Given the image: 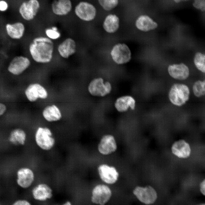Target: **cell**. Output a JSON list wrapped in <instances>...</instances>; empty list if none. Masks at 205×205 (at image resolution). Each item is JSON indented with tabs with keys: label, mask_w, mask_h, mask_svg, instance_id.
<instances>
[{
	"label": "cell",
	"mask_w": 205,
	"mask_h": 205,
	"mask_svg": "<svg viewBox=\"0 0 205 205\" xmlns=\"http://www.w3.org/2000/svg\"><path fill=\"white\" fill-rule=\"evenodd\" d=\"M54 45L52 40L47 37L34 38L29 46L30 54L33 60L40 63H48L53 58Z\"/></svg>",
	"instance_id": "6da1fadb"
},
{
	"label": "cell",
	"mask_w": 205,
	"mask_h": 205,
	"mask_svg": "<svg viewBox=\"0 0 205 205\" xmlns=\"http://www.w3.org/2000/svg\"><path fill=\"white\" fill-rule=\"evenodd\" d=\"M33 140L36 147L44 152L53 150L57 143L56 139L53 132L47 127H38L35 132Z\"/></svg>",
	"instance_id": "7a4b0ae2"
},
{
	"label": "cell",
	"mask_w": 205,
	"mask_h": 205,
	"mask_svg": "<svg viewBox=\"0 0 205 205\" xmlns=\"http://www.w3.org/2000/svg\"><path fill=\"white\" fill-rule=\"evenodd\" d=\"M191 93V89L187 85L177 83L171 87L169 93V98L173 104L181 106L189 100Z\"/></svg>",
	"instance_id": "3957f363"
},
{
	"label": "cell",
	"mask_w": 205,
	"mask_h": 205,
	"mask_svg": "<svg viewBox=\"0 0 205 205\" xmlns=\"http://www.w3.org/2000/svg\"><path fill=\"white\" fill-rule=\"evenodd\" d=\"M16 182L22 189H28L34 184L36 175L34 169L30 166L23 165L19 167L15 172Z\"/></svg>",
	"instance_id": "277c9868"
},
{
	"label": "cell",
	"mask_w": 205,
	"mask_h": 205,
	"mask_svg": "<svg viewBox=\"0 0 205 205\" xmlns=\"http://www.w3.org/2000/svg\"><path fill=\"white\" fill-rule=\"evenodd\" d=\"M110 54L113 61L118 65L126 64L131 58V51L128 45L124 43H118L114 45Z\"/></svg>",
	"instance_id": "5b68a950"
},
{
	"label": "cell",
	"mask_w": 205,
	"mask_h": 205,
	"mask_svg": "<svg viewBox=\"0 0 205 205\" xmlns=\"http://www.w3.org/2000/svg\"><path fill=\"white\" fill-rule=\"evenodd\" d=\"M74 12L78 18L86 22L93 20L97 13L95 7L91 3L85 1L78 3L74 8Z\"/></svg>",
	"instance_id": "8992f818"
},
{
	"label": "cell",
	"mask_w": 205,
	"mask_h": 205,
	"mask_svg": "<svg viewBox=\"0 0 205 205\" xmlns=\"http://www.w3.org/2000/svg\"><path fill=\"white\" fill-rule=\"evenodd\" d=\"M112 191L107 185L98 184L95 186L92 191L91 200L93 203L98 205H105L110 200Z\"/></svg>",
	"instance_id": "52a82bcc"
},
{
	"label": "cell",
	"mask_w": 205,
	"mask_h": 205,
	"mask_svg": "<svg viewBox=\"0 0 205 205\" xmlns=\"http://www.w3.org/2000/svg\"><path fill=\"white\" fill-rule=\"evenodd\" d=\"M40 7V4L39 0H27L20 5L19 12L24 19L30 21L36 17Z\"/></svg>",
	"instance_id": "ba28073f"
},
{
	"label": "cell",
	"mask_w": 205,
	"mask_h": 205,
	"mask_svg": "<svg viewBox=\"0 0 205 205\" xmlns=\"http://www.w3.org/2000/svg\"><path fill=\"white\" fill-rule=\"evenodd\" d=\"M88 89L92 95L103 97L110 92L112 86L109 82H104L102 78L98 77L93 79L90 82Z\"/></svg>",
	"instance_id": "9c48e42d"
},
{
	"label": "cell",
	"mask_w": 205,
	"mask_h": 205,
	"mask_svg": "<svg viewBox=\"0 0 205 205\" xmlns=\"http://www.w3.org/2000/svg\"><path fill=\"white\" fill-rule=\"evenodd\" d=\"M33 199L37 201L45 202L53 196V190L48 184L44 182H39L35 185L31 191Z\"/></svg>",
	"instance_id": "30bf717a"
},
{
	"label": "cell",
	"mask_w": 205,
	"mask_h": 205,
	"mask_svg": "<svg viewBox=\"0 0 205 205\" xmlns=\"http://www.w3.org/2000/svg\"><path fill=\"white\" fill-rule=\"evenodd\" d=\"M133 192L140 202L146 204L153 203L157 198V194L156 190L149 186L144 187L137 186L133 190Z\"/></svg>",
	"instance_id": "8fae6325"
},
{
	"label": "cell",
	"mask_w": 205,
	"mask_h": 205,
	"mask_svg": "<svg viewBox=\"0 0 205 205\" xmlns=\"http://www.w3.org/2000/svg\"><path fill=\"white\" fill-rule=\"evenodd\" d=\"M30 64V61L27 57L21 56H16L10 62L7 70L13 75H18L28 68Z\"/></svg>",
	"instance_id": "7c38bea8"
},
{
	"label": "cell",
	"mask_w": 205,
	"mask_h": 205,
	"mask_svg": "<svg viewBox=\"0 0 205 205\" xmlns=\"http://www.w3.org/2000/svg\"><path fill=\"white\" fill-rule=\"evenodd\" d=\"M27 99L31 102L36 101L38 99H46L48 93L46 89L40 84L35 83L29 85L25 91Z\"/></svg>",
	"instance_id": "4fadbf2b"
},
{
	"label": "cell",
	"mask_w": 205,
	"mask_h": 205,
	"mask_svg": "<svg viewBox=\"0 0 205 205\" xmlns=\"http://www.w3.org/2000/svg\"><path fill=\"white\" fill-rule=\"evenodd\" d=\"M98 169L101 179L105 183L112 184L117 181L119 174L114 167L102 164L99 166Z\"/></svg>",
	"instance_id": "5bb4252c"
},
{
	"label": "cell",
	"mask_w": 205,
	"mask_h": 205,
	"mask_svg": "<svg viewBox=\"0 0 205 205\" xmlns=\"http://www.w3.org/2000/svg\"><path fill=\"white\" fill-rule=\"evenodd\" d=\"M168 71L172 77L180 81L187 79L190 75L189 68L183 63L169 65L168 68Z\"/></svg>",
	"instance_id": "9a60e30c"
},
{
	"label": "cell",
	"mask_w": 205,
	"mask_h": 205,
	"mask_svg": "<svg viewBox=\"0 0 205 205\" xmlns=\"http://www.w3.org/2000/svg\"><path fill=\"white\" fill-rule=\"evenodd\" d=\"M73 4L71 0H54L51 5L52 13L59 16H64L71 11Z\"/></svg>",
	"instance_id": "2e32d148"
},
{
	"label": "cell",
	"mask_w": 205,
	"mask_h": 205,
	"mask_svg": "<svg viewBox=\"0 0 205 205\" xmlns=\"http://www.w3.org/2000/svg\"><path fill=\"white\" fill-rule=\"evenodd\" d=\"M28 140L26 132L20 128H15L11 130L7 138L9 144L16 147L24 146L26 144Z\"/></svg>",
	"instance_id": "e0dca14e"
},
{
	"label": "cell",
	"mask_w": 205,
	"mask_h": 205,
	"mask_svg": "<svg viewBox=\"0 0 205 205\" xmlns=\"http://www.w3.org/2000/svg\"><path fill=\"white\" fill-rule=\"evenodd\" d=\"M99 152L103 155H108L114 152L117 149L116 143L114 136L110 135L104 136L98 145Z\"/></svg>",
	"instance_id": "ac0fdd59"
},
{
	"label": "cell",
	"mask_w": 205,
	"mask_h": 205,
	"mask_svg": "<svg viewBox=\"0 0 205 205\" xmlns=\"http://www.w3.org/2000/svg\"><path fill=\"white\" fill-rule=\"evenodd\" d=\"M57 50L59 54L62 57L67 59L76 52V42L71 38H67L59 44Z\"/></svg>",
	"instance_id": "d6986e66"
},
{
	"label": "cell",
	"mask_w": 205,
	"mask_h": 205,
	"mask_svg": "<svg viewBox=\"0 0 205 205\" xmlns=\"http://www.w3.org/2000/svg\"><path fill=\"white\" fill-rule=\"evenodd\" d=\"M120 26V19L116 15L110 14L105 17L102 23L103 28L104 31L109 34L116 32Z\"/></svg>",
	"instance_id": "ffe728a7"
},
{
	"label": "cell",
	"mask_w": 205,
	"mask_h": 205,
	"mask_svg": "<svg viewBox=\"0 0 205 205\" xmlns=\"http://www.w3.org/2000/svg\"><path fill=\"white\" fill-rule=\"evenodd\" d=\"M171 150L174 154L181 158L188 157L191 152L189 144L182 140L175 142L172 146Z\"/></svg>",
	"instance_id": "44dd1931"
},
{
	"label": "cell",
	"mask_w": 205,
	"mask_h": 205,
	"mask_svg": "<svg viewBox=\"0 0 205 205\" xmlns=\"http://www.w3.org/2000/svg\"><path fill=\"white\" fill-rule=\"evenodd\" d=\"M135 101L132 96H124L118 98L114 103V106L117 110L120 112H123L128 110L129 108L134 110Z\"/></svg>",
	"instance_id": "7402d4cb"
},
{
	"label": "cell",
	"mask_w": 205,
	"mask_h": 205,
	"mask_svg": "<svg viewBox=\"0 0 205 205\" xmlns=\"http://www.w3.org/2000/svg\"><path fill=\"white\" fill-rule=\"evenodd\" d=\"M137 28L144 32H147L156 29L158 24L147 15H143L137 18L135 22Z\"/></svg>",
	"instance_id": "603a6c76"
},
{
	"label": "cell",
	"mask_w": 205,
	"mask_h": 205,
	"mask_svg": "<svg viewBox=\"0 0 205 205\" xmlns=\"http://www.w3.org/2000/svg\"><path fill=\"white\" fill-rule=\"evenodd\" d=\"M6 29L7 34L10 38L13 39H19L24 34L25 26L22 22H17L13 24H7Z\"/></svg>",
	"instance_id": "cb8c5ba5"
},
{
	"label": "cell",
	"mask_w": 205,
	"mask_h": 205,
	"mask_svg": "<svg viewBox=\"0 0 205 205\" xmlns=\"http://www.w3.org/2000/svg\"><path fill=\"white\" fill-rule=\"evenodd\" d=\"M42 114L44 118L49 122L57 121L62 117L61 111L55 104L46 106L44 109Z\"/></svg>",
	"instance_id": "d4e9b609"
},
{
	"label": "cell",
	"mask_w": 205,
	"mask_h": 205,
	"mask_svg": "<svg viewBox=\"0 0 205 205\" xmlns=\"http://www.w3.org/2000/svg\"><path fill=\"white\" fill-rule=\"evenodd\" d=\"M191 93L195 98L200 99L205 97V78L198 79L193 83Z\"/></svg>",
	"instance_id": "484cf974"
},
{
	"label": "cell",
	"mask_w": 205,
	"mask_h": 205,
	"mask_svg": "<svg viewBox=\"0 0 205 205\" xmlns=\"http://www.w3.org/2000/svg\"><path fill=\"white\" fill-rule=\"evenodd\" d=\"M193 62L196 69L205 75V53L198 51L194 54Z\"/></svg>",
	"instance_id": "4316f807"
},
{
	"label": "cell",
	"mask_w": 205,
	"mask_h": 205,
	"mask_svg": "<svg viewBox=\"0 0 205 205\" xmlns=\"http://www.w3.org/2000/svg\"><path fill=\"white\" fill-rule=\"evenodd\" d=\"M101 7L105 11H110L118 5L119 0H98Z\"/></svg>",
	"instance_id": "83f0119b"
},
{
	"label": "cell",
	"mask_w": 205,
	"mask_h": 205,
	"mask_svg": "<svg viewBox=\"0 0 205 205\" xmlns=\"http://www.w3.org/2000/svg\"><path fill=\"white\" fill-rule=\"evenodd\" d=\"M58 28L56 26H53L51 28L46 29L45 31L47 37L51 40L59 39L61 34L58 31Z\"/></svg>",
	"instance_id": "f1b7e54d"
},
{
	"label": "cell",
	"mask_w": 205,
	"mask_h": 205,
	"mask_svg": "<svg viewBox=\"0 0 205 205\" xmlns=\"http://www.w3.org/2000/svg\"><path fill=\"white\" fill-rule=\"evenodd\" d=\"M193 5L196 9L205 11V0H194Z\"/></svg>",
	"instance_id": "f546056e"
},
{
	"label": "cell",
	"mask_w": 205,
	"mask_h": 205,
	"mask_svg": "<svg viewBox=\"0 0 205 205\" xmlns=\"http://www.w3.org/2000/svg\"><path fill=\"white\" fill-rule=\"evenodd\" d=\"M11 205H32L28 200L25 199L17 200L14 202Z\"/></svg>",
	"instance_id": "4dcf8cb0"
},
{
	"label": "cell",
	"mask_w": 205,
	"mask_h": 205,
	"mask_svg": "<svg viewBox=\"0 0 205 205\" xmlns=\"http://www.w3.org/2000/svg\"><path fill=\"white\" fill-rule=\"evenodd\" d=\"M8 7V5L6 2L3 0L0 1V11H5L7 9Z\"/></svg>",
	"instance_id": "1f68e13d"
},
{
	"label": "cell",
	"mask_w": 205,
	"mask_h": 205,
	"mask_svg": "<svg viewBox=\"0 0 205 205\" xmlns=\"http://www.w3.org/2000/svg\"><path fill=\"white\" fill-rule=\"evenodd\" d=\"M7 107L4 104L0 102V116L3 115L6 112Z\"/></svg>",
	"instance_id": "d6a6232c"
},
{
	"label": "cell",
	"mask_w": 205,
	"mask_h": 205,
	"mask_svg": "<svg viewBox=\"0 0 205 205\" xmlns=\"http://www.w3.org/2000/svg\"><path fill=\"white\" fill-rule=\"evenodd\" d=\"M200 189L202 194L205 196V179L201 183L200 185Z\"/></svg>",
	"instance_id": "836d02e7"
},
{
	"label": "cell",
	"mask_w": 205,
	"mask_h": 205,
	"mask_svg": "<svg viewBox=\"0 0 205 205\" xmlns=\"http://www.w3.org/2000/svg\"><path fill=\"white\" fill-rule=\"evenodd\" d=\"M61 205H72V204L70 201L67 200Z\"/></svg>",
	"instance_id": "e575fe53"
},
{
	"label": "cell",
	"mask_w": 205,
	"mask_h": 205,
	"mask_svg": "<svg viewBox=\"0 0 205 205\" xmlns=\"http://www.w3.org/2000/svg\"><path fill=\"white\" fill-rule=\"evenodd\" d=\"M189 0H173V1L177 3H179L182 1H186Z\"/></svg>",
	"instance_id": "d590c367"
},
{
	"label": "cell",
	"mask_w": 205,
	"mask_h": 205,
	"mask_svg": "<svg viewBox=\"0 0 205 205\" xmlns=\"http://www.w3.org/2000/svg\"><path fill=\"white\" fill-rule=\"evenodd\" d=\"M198 205H205V204H199Z\"/></svg>",
	"instance_id": "8d00e7d4"
},
{
	"label": "cell",
	"mask_w": 205,
	"mask_h": 205,
	"mask_svg": "<svg viewBox=\"0 0 205 205\" xmlns=\"http://www.w3.org/2000/svg\"></svg>",
	"instance_id": "74e56055"
}]
</instances>
